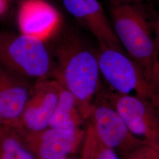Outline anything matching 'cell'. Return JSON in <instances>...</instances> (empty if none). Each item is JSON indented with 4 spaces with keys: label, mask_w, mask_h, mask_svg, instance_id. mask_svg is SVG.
Segmentation results:
<instances>
[{
    "label": "cell",
    "mask_w": 159,
    "mask_h": 159,
    "mask_svg": "<svg viewBox=\"0 0 159 159\" xmlns=\"http://www.w3.org/2000/svg\"><path fill=\"white\" fill-rule=\"evenodd\" d=\"M100 94L117 111L134 136L142 137L148 144L159 148L157 107L137 96L109 91Z\"/></svg>",
    "instance_id": "5b68a950"
},
{
    "label": "cell",
    "mask_w": 159,
    "mask_h": 159,
    "mask_svg": "<svg viewBox=\"0 0 159 159\" xmlns=\"http://www.w3.org/2000/svg\"><path fill=\"white\" fill-rule=\"evenodd\" d=\"M110 6L129 4H150L153 0H108Z\"/></svg>",
    "instance_id": "2e32d148"
},
{
    "label": "cell",
    "mask_w": 159,
    "mask_h": 159,
    "mask_svg": "<svg viewBox=\"0 0 159 159\" xmlns=\"http://www.w3.org/2000/svg\"><path fill=\"white\" fill-rule=\"evenodd\" d=\"M83 119L73 95L60 84L58 100L48 127L78 130L81 129L80 126L82 124Z\"/></svg>",
    "instance_id": "7c38bea8"
},
{
    "label": "cell",
    "mask_w": 159,
    "mask_h": 159,
    "mask_svg": "<svg viewBox=\"0 0 159 159\" xmlns=\"http://www.w3.org/2000/svg\"><path fill=\"white\" fill-rule=\"evenodd\" d=\"M49 49L54 61L51 79L73 95L82 117L87 119L100 89L96 50L71 30L60 34Z\"/></svg>",
    "instance_id": "6da1fadb"
},
{
    "label": "cell",
    "mask_w": 159,
    "mask_h": 159,
    "mask_svg": "<svg viewBox=\"0 0 159 159\" xmlns=\"http://www.w3.org/2000/svg\"><path fill=\"white\" fill-rule=\"evenodd\" d=\"M0 68L29 81L51 79L54 61L44 41L0 31Z\"/></svg>",
    "instance_id": "3957f363"
},
{
    "label": "cell",
    "mask_w": 159,
    "mask_h": 159,
    "mask_svg": "<svg viewBox=\"0 0 159 159\" xmlns=\"http://www.w3.org/2000/svg\"><path fill=\"white\" fill-rule=\"evenodd\" d=\"M70 159V158H68V157H61V158H58V159Z\"/></svg>",
    "instance_id": "ac0fdd59"
},
{
    "label": "cell",
    "mask_w": 159,
    "mask_h": 159,
    "mask_svg": "<svg viewBox=\"0 0 159 159\" xmlns=\"http://www.w3.org/2000/svg\"><path fill=\"white\" fill-rule=\"evenodd\" d=\"M59 83L52 79L34 83L19 119L11 127L17 131H38L48 127L59 97ZM8 126V125H7Z\"/></svg>",
    "instance_id": "52a82bcc"
},
{
    "label": "cell",
    "mask_w": 159,
    "mask_h": 159,
    "mask_svg": "<svg viewBox=\"0 0 159 159\" xmlns=\"http://www.w3.org/2000/svg\"><path fill=\"white\" fill-rule=\"evenodd\" d=\"M84 140L81 159H119L113 149L106 146L98 138L90 123L85 131Z\"/></svg>",
    "instance_id": "5bb4252c"
},
{
    "label": "cell",
    "mask_w": 159,
    "mask_h": 159,
    "mask_svg": "<svg viewBox=\"0 0 159 159\" xmlns=\"http://www.w3.org/2000/svg\"><path fill=\"white\" fill-rule=\"evenodd\" d=\"M2 125V123H1V120H0V125Z\"/></svg>",
    "instance_id": "d6986e66"
},
{
    "label": "cell",
    "mask_w": 159,
    "mask_h": 159,
    "mask_svg": "<svg viewBox=\"0 0 159 159\" xmlns=\"http://www.w3.org/2000/svg\"><path fill=\"white\" fill-rule=\"evenodd\" d=\"M96 102L91 105L90 118L98 138L106 146L126 156L148 143L134 136L117 111L99 93Z\"/></svg>",
    "instance_id": "8992f818"
},
{
    "label": "cell",
    "mask_w": 159,
    "mask_h": 159,
    "mask_svg": "<svg viewBox=\"0 0 159 159\" xmlns=\"http://www.w3.org/2000/svg\"><path fill=\"white\" fill-rule=\"evenodd\" d=\"M17 132L24 145L37 159L67 157L75 151L85 135L82 129L72 131L49 127L38 131Z\"/></svg>",
    "instance_id": "ba28073f"
},
{
    "label": "cell",
    "mask_w": 159,
    "mask_h": 159,
    "mask_svg": "<svg viewBox=\"0 0 159 159\" xmlns=\"http://www.w3.org/2000/svg\"><path fill=\"white\" fill-rule=\"evenodd\" d=\"M97 57L100 75L111 88L121 94L135 91L137 96L159 106V86L156 85L123 47L98 45Z\"/></svg>",
    "instance_id": "277c9868"
},
{
    "label": "cell",
    "mask_w": 159,
    "mask_h": 159,
    "mask_svg": "<svg viewBox=\"0 0 159 159\" xmlns=\"http://www.w3.org/2000/svg\"><path fill=\"white\" fill-rule=\"evenodd\" d=\"M18 1H19L20 2H21V1H23V0H18Z\"/></svg>",
    "instance_id": "ffe728a7"
},
{
    "label": "cell",
    "mask_w": 159,
    "mask_h": 159,
    "mask_svg": "<svg viewBox=\"0 0 159 159\" xmlns=\"http://www.w3.org/2000/svg\"><path fill=\"white\" fill-rule=\"evenodd\" d=\"M125 159H159V148L144 144L127 155Z\"/></svg>",
    "instance_id": "9a60e30c"
},
{
    "label": "cell",
    "mask_w": 159,
    "mask_h": 159,
    "mask_svg": "<svg viewBox=\"0 0 159 159\" xmlns=\"http://www.w3.org/2000/svg\"><path fill=\"white\" fill-rule=\"evenodd\" d=\"M0 159H37L24 145L16 131L0 125Z\"/></svg>",
    "instance_id": "4fadbf2b"
},
{
    "label": "cell",
    "mask_w": 159,
    "mask_h": 159,
    "mask_svg": "<svg viewBox=\"0 0 159 159\" xmlns=\"http://www.w3.org/2000/svg\"><path fill=\"white\" fill-rule=\"evenodd\" d=\"M150 4L110 6V23L126 53L159 86V19Z\"/></svg>",
    "instance_id": "7a4b0ae2"
},
{
    "label": "cell",
    "mask_w": 159,
    "mask_h": 159,
    "mask_svg": "<svg viewBox=\"0 0 159 159\" xmlns=\"http://www.w3.org/2000/svg\"><path fill=\"white\" fill-rule=\"evenodd\" d=\"M17 22L20 33L46 42L57 33L61 17L45 0H23L20 2Z\"/></svg>",
    "instance_id": "9c48e42d"
},
{
    "label": "cell",
    "mask_w": 159,
    "mask_h": 159,
    "mask_svg": "<svg viewBox=\"0 0 159 159\" xmlns=\"http://www.w3.org/2000/svg\"><path fill=\"white\" fill-rule=\"evenodd\" d=\"M8 2L9 0H0V16L2 14L7 8Z\"/></svg>",
    "instance_id": "e0dca14e"
},
{
    "label": "cell",
    "mask_w": 159,
    "mask_h": 159,
    "mask_svg": "<svg viewBox=\"0 0 159 159\" xmlns=\"http://www.w3.org/2000/svg\"><path fill=\"white\" fill-rule=\"evenodd\" d=\"M30 81L0 68V120L13 125L19 119L33 91Z\"/></svg>",
    "instance_id": "8fae6325"
},
{
    "label": "cell",
    "mask_w": 159,
    "mask_h": 159,
    "mask_svg": "<svg viewBox=\"0 0 159 159\" xmlns=\"http://www.w3.org/2000/svg\"><path fill=\"white\" fill-rule=\"evenodd\" d=\"M66 11L89 30L98 45L122 47L110 21L98 0H61Z\"/></svg>",
    "instance_id": "30bf717a"
}]
</instances>
